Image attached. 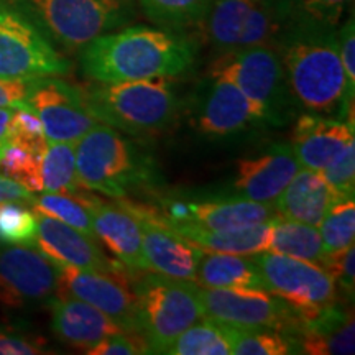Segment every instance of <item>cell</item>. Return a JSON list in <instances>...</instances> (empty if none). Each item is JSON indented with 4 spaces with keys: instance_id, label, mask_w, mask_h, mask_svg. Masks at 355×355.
I'll return each instance as SVG.
<instances>
[{
    "instance_id": "obj_1",
    "label": "cell",
    "mask_w": 355,
    "mask_h": 355,
    "mask_svg": "<svg viewBox=\"0 0 355 355\" xmlns=\"http://www.w3.org/2000/svg\"><path fill=\"white\" fill-rule=\"evenodd\" d=\"M272 46L278 51L296 104L309 114L339 119L354 127V94L339 56L336 26L286 13Z\"/></svg>"
},
{
    "instance_id": "obj_2",
    "label": "cell",
    "mask_w": 355,
    "mask_h": 355,
    "mask_svg": "<svg viewBox=\"0 0 355 355\" xmlns=\"http://www.w3.org/2000/svg\"><path fill=\"white\" fill-rule=\"evenodd\" d=\"M196 61V44L168 28L133 25L101 35L79 50L84 76L96 83L176 78Z\"/></svg>"
},
{
    "instance_id": "obj_3",
    "label": "cell",
    "mask_w": 355,
    "mask_h": 355,
    "mask_svg": "<svg viewBox=\"0 0 355 355\" xmlns=\"http://www.w3.org/2000/svg\"><path fill=\"white\" fill-rule=\"evenodd\" d=\"M155 162L121 130L97 123L76 141V175L83 188L121 199L132 189L153 183Z\"/></svg>"
},
{
    "instance_id": "obj_4",
    "label": "cell",
    "mask_w": 355,
    "mask_h": 355,
    "mask_svg": "<svg viewBox=\"0 0 355 355\" xmlns=\"http://www.w3.org/2000/svg\"><path fill=\"white\" fill-rule=\"evenodd\" d=\"M86 99L97 121L132 137L166 130L180 107L168 78L101 83L86 91Z\"/></svg>"
},
{
    "instance_id": "obj_5",
    "label": "cell",
    "mask_w": 355,
    "mask_h": 355,
    "mask_svg": "<svg viewBox=\"0 0 355 355\" xmlns=\"http://www.w3.org/2000/svg\"><path fill=\"white\" fill-rule=\"evenodd\" d=\"M132 286L137 334L148 354H166L181 332L204 319L201 286L191 279L141 273Z\"/></svg>"
},
{
    "instance_id": "obj_6",
    "label": "cell",
    "mask_w": 355,
    "mask_h": 355,
    "mask_svg": "<svg viewBox=\"0 0 355 355\" xmlns=\"http://www.w3.org/2000/svg\"><path fill=\"white\" fill-rule=\"evenodd\" d=\"M53 44L79 51L89 42L130 24L135 0H10Z\"/></svg>"
},
{
    "instance_id": "obj_7",
    "label": "cell",
    "mask_w": 355,
    "mask_h": 355,
    "mask_svg": "<svg viewBox=\"0 0 355 355\" xmlns=\"http://www.w3.org/2000/svg\"><path fill=\"white\" fill-rule=\"evenodd\" d=\"M209 76L229 79L247 97L263 105L275 127L285 125L296 109L282 58L268 44L222 51L211 64Z\"/></svg>"
},
{
    "instance_id": "obj_8",
    "label": "cell",
    "mask_w": 355,
    "mask_h": 355,
    "mask_svg": "<svg viewBox=\"0 0 355 355\" xmlns=\"http://www.w3.org/2000/svg\"><path fill=\"white\" fill-rule=\"evenodd\" d=\"M71 63L24 12L0 0V79L64 76Z\"/></svg>"
},
{
    "instance_id": "obj_9",
    "label": "cell",
    "mask_w": 355,
    "mask_h": 355,
    "mask_svg": "<svg viewBox=\"0 0 355 355\" xmlns=\"http://www.w3.org/2000/svg\"><path fill=\"white\" fill-rule=\"evenodd\" d=\"M204 318L239 329H273L295 336L300 313L273 293L250 288H201Z\"/></svg>"
},
{
    "instance_id": "obj_10",
    "label": "cell",
    "mask_w": 355,
    "mask_h": 355,
    "mask_svg": "<svg viewBox=\"0 0 355 355\" xmlns=\"http://www.w3.org/2000/svg\"><path fill=\"white\" fill-rule=\"evenodd\" d=\"M254 260L265 291L283 298L300 314H313L337 301V288L322 266L270 250L255 254Z\"/></svg>"
},
{
    "instance_id": "obj_11",
    "label": "cell",
    "mask_w": 355,
    "mask_h": 355,
    "mask_svg": "<svg viewBox=\"0 0 355 355\" xmlns=\"http://www.w3.org/2000/svg\"><path fill=\"white\" fill-rule=\"evenodd\" d=\"M25 102L42 122L48 141H78L101 123L91 112L86 91L58 76L32 79Z\"/></svg>"
},
{
    "instance_id": "obj_12",
    "label": "cell",
    "mask_w": 355,
    "mask_h": 355,
    "mask_svg": "<svg viewBox=\"0 0 355 355\" xmlns=\"http://www.w3.org/2000/svg\"><path fill=\"white\" fill-rule=\"evenodd\" d=\"M194 110V125L209 139H230L263 125H273L268 110L220 76H209Z\"/></svg>"
},
{
    "instance_id": "obj_13",
    "label": "cell",
    "mask_w": 355,
    "mask_h": 355,
    "mask_svg": "<svg viewBox=\"0 0 355 355\" xmlns=\"http://www.w3.org/2000/svg\"><path fill=\"white\" fill-rule=\"evenodd\" d=\"M58 295V268L32 245L0 243V304L10 309L50 306Z\"/></svg>"
},
{
    "instance_id": "obj_14",
    "label": "cell",
    "mask_w": 355,
    "mask_h": 355,
    "mask_svg": "<svg viewBox=\"0 0 355 355\" xmlns=\"http://www.w3.org/2000/svg\"><path fill=\"white\" fill-rule=\"evenodd\" d=\"M140 222L141 245L148 270L171 278H196L202 248L178 234L163 220L162 212L133 202H122Z\"/></svg>"
},
{
    "instance_id": "obj_15",
    "label": "cell",
    "mask_w": 355,
    "mask_h": 355,
    "mask_svg": "<svg viewBox=\"0 0 355 355\" xmlns=\"http://www.w3.org/2000/svg\"><path fill=\"white\" fill-rule=\"evenodd\" d=\"M37 214V237L33 245L55 266H74L119 279H128L127 272L119 261L109 260L101 250L96 239L83 234L55 217Z\"/></svg>"
},
{
    "instance_id": "obj_16",
    "label": "cell",
    "mask_w": 355,
    "mask_h": 355,
    "mask_svg": "<svg viewBox=\"0 0 355 355\" xmlns=\"http://www.w3.org/2000/svg\"><path fill=\"white\" fill-rule=\"evenodd\" d=\"M58 295L71 296L94 306L114 319L128 334H137L135 298L123 285V279L107 277L74 266H56Z\"/></svg>"
},
{
    "instance_id": "obj_17",
    "label": "cell",
    "mask_w": 355,
    "mask_h": 355,
    "mask_svg": "<svg viewBox=\"0 0 355 355\" xmlns=\"http://www.w3.org/2000/svg\"><path fill=\"white\" fill-rule=\"evenodd\" d=\"M301 168L290 144H275L254 158L237 163L235 196L273 204Z\"/></svg>"
},
{
    "instance_id": "obj_18",
    "label": "cell",
    "mask_w": 355,
    "mask_h": 355,
    "mask_svg": "<svg viewBox=\"0 0 355 355\" xmlns=\"http://www.w3.org/2000/svg\"><path fill=\"white\" fill-rule=\"evenodd\" d=\"M354 140V127L339 119L301 114L291 135V148L300 165L321 171Z\"/></svg>"
},
{
    "instance_id": "obj_19",
    "label": "cell",
    "mask_w": 355,
    "mask_h": 355,
    "mask_svg": "<svg viewBox=\"0 0 355 355\" xmlns=\"http://www.w3.org/2000/svg\"><path fill=\"white\" fill-rule=\"evenodd\" d=\"M92 224L96 237L105 243L132 278L148 272L140 222L122 202L97 204L92 211Z\"/></svg>"
},
{
    "instance_id": "obj_20",
    "label": "cell",
    "mask_w": 355,
    "mask_h": 355,
    "mask_svg": "<svg viewBox=\"0 0 355 355\" xmlns=\"http://www.w3.org/2000/svg\"><path fill=\"white\" fill-rule=\"evenodd\" d=\"M354 329L352 311L336 301L313 314H300V326L293 337L300 354H354Z\"/></svg>"
},
{
    "instance_id": "obj_21",
    "label": "cell",
    "mask_w": 355,
    "mask_h": 355,
    "mask_svg": "<svg viewBox=\"0 0 355 355\" xmlns=\"http://www.w3.org/2000/svg\"><path fill=\"white\" fill-rule=\"evenodd\" d=\"M50 308L53 332L73 347L87 350L104 337L125 332L107 314L71 296H56Z\"/></svg>"
},
{
    "instance_id": "obj_22",
    "label": "cell",
    "mask_w": 355,
    "mask_h": 355,
    "mask_svg": "<svg viewBox=\"0 0 355 355\" xmlns=\"http://www.w3.org/2000/svg\"><path fill=\"white\" fill-rule=\"evenodd\" d=\"M332 202L334 194L319 171L303 168L275 199L273 207L283 219L319 227Z\"/></svg>"
},
{
    "instance_id": "obj_23",
    "label": "cell",
    "mask_w": 355,
    "mask_h": 355,
    "mask_svg": "<svg viewBox=\"0 0 355 355\" xmlns=\"http://www.w3.org/2000/svg\"><path fill=\"white\" fill-rule=\"evenodd\" d=\"M277 219L225 230L204 229L201 225L193 224V222H180V224H173L170 227L175 229L178 234H181L188 241L196 243L204 252L255 255L268 250L270 241H272V230Z\"/></svg>"
},
{
    "instance_id": "obj_24",
    "label": "cell",
    "mask_w": 355,
    "mask_h": 355,
    "mask_svg": "<svg viewBox=\"0 0 355 355\" xmlns=\"http://www.w3.org/2000/svg\"><path fill=\"white\" fill-rule=\"evenodd\" d=\"M186 204L189 211L188 222L212 230L245 227L279 217L273 204L250 201L241 196L199 202L186 201Z\"/></svg>"
},
{
    "instance_id": "obj_25",
    "label": "cell",
    "mask_w": 355,
    "mask_h": 355,
    "mask_svg": "<svg viewBox=\"0 0 355 355\" xmlns=\"http://www.w3.org/2000/svg\"><path fill=\"white\" fill-rule=\"evenodd\" d=\"M194 283L204 288H250L265 290L254 257L245 259L235 254L204 252L199 260Z\"/></svg>"
},
{
    "instance_id": "obj_26",
    "label": "cell",
    "mask_w": 355,
    "mask_h": 355,
    "mask_svg": "<svg viewBox=\"0 0 355 355\" xmlns=\"http://www.w3.org/2000/svg\"><path fill=\"white\" fill-rule=\"evenodd\" d=\"M260 0H212L207 35L217 51L241 46V40Z\"/></svg>"
},
{
    "instance_id": "obj_27",
    "label": "cell",
    "mask_w": 355,
    "mask_h": 355,
    "mask_svg": "<svg viewBox=\"0 0 355 355\" xmlns=\"http://www.w3.org/2000/svg\"><path fill=\"white\" fill-rule=\"evenodd\" d=\"M268 250L316 265L321 263L322 257L326 255L318 227L282 217L275 220Z\"/></svg>"
},
{
    "instance_id": "obj_28",
    "label": "cell",
    "mask_w": 355,
    "mask_h": 355,
    "mask_svg": "<svg viewBox=\"0 0 355 355\" xmlns=\"http://www.w3.org/2000/svg\"><path fill=\"white\" fill-rule=\"evenodd\" d=\"M97 204H101V201L79 191L76 194L44 193L33 199L32 206L35 212L55 217V219L64 222L71 227L81 230L89 237L96 239L92 211Z\"/></svg>"
},
{
    "instance_id": "obj_29",
    "label": "cell",
    "mask_w": 355,
    "mask_h": 355,
    "mask_svg": "<svg viewBox=\"0 0 355 355\" xmlns=\"http://www.w3.org/2000/svg\"><path fill=\"white\" fill-rule=\"evenodd\" d=\"M42 184L46 193L76 194V141H48L42 155Z\"/></svg>"
},
{
    "instance_id": "obj_30",
    "label": "cell",
    "mask_w": 355,
    "mask_h": 355,
    "mask_svg": "<svg viewBox=\"0 0 355 355\" xmlns=\"http://www.w3.org/2000/svg\"><path fill=\"white\" fill-rule=\"evenodd\" d=\"M141 10L153 24L168 30H183L202 24L212 0H139Z\"/></svg>"
},
{
    "instance_id": "obj_31",
    "label": "cell",
    "mask_w": 355,
    "mask_h": 355,
    "mask_svg": "<svg viewBox=\"0 0 355 355\" xmlns=\"http://www.w3.org/2000/svg\"><path fill=\"white\" fill-rule=\"evenodd\" d=\"M234 355H288L300 354L291 334L273 329H239L224 326Z\"/></svg>"
},
{
    "instance_id": "obj_32",
    "label": "cell",
    "mask_w": 355,
    "mask_h": 355,
    "mask_svg": "<svg viewBox=\"0 0 355 355\" xmlns=\"http://www.w3.org/2000/svg\"><path fill=\"white\" fill-rule=\"evenodd\" d=\"M171 355H229L230 350L229 336L222 324L202 319L188 327L176 337L175 343L166 349Z\"/></svg>"
},
{
    "instance_id": "obj_33",
    "label": "cell",
    "mask_w": 355,
    "mask_h": 355,
    "mask_svg": "<svg viewBox=\"0 0 355 355\" xmlns=\"http://www.w3.org/2000/svg\"><path fill=\"white\" fill-rule=\"evenodd\" d=\"M324 254L340 250L354 243L355 237V202L354 198L334 201L319 224Z\"/></svg>"
},
{
    "instance_id": "obj_34",
    "label": "cell",
    "mask_w": 355,
    "mask_h": 355,
    "mask_svg": "<svg viewBox=\"0 0 355 355\" xmlns=\"http://www.w3.org/2000/svg\"><path fill=\"white\" fill-rule=\"evenodd\" d=\"M42 155L24 145L8 141L0 158V170L6 176L25 186L30 193H42Z\"/></svg>"
},
{
    "instance_id": "obj_35",
    "label": "cell",
    "mask_w": 355,
    "mask_h": 355,
    "mask_svg": "<svg viewBox=\"0 0 355 355\" xmlns=\"http://www.w3.org/2000/svg\"><path fill=\"white\" fill-rule=\"evenodd\" d=\"M37 237V214L20 201L0 202V243L33 245Z\"/></svg>"
},
{
    "instance_id": "obj_36",
    "label": "cell",
    "mask_w": 355,
    "mask_h": 355,
    "mask_svg": "<svg viewBox=\"0 0 355 355\" xmlns=\"http://www.w3.org/2000/svg\"><path fill=\"white\" fill-rule=\"evenodd\" d=\"M8 141L24 145L38 153H43L48 144L42 122L25 101L12 109V117L8 122Z\"/></svg>"
},
{
    "instance_id": "obj_37",
    "label": "cell",
    "mask_w": 355,
    "mask_h": 355,
    "mask_svg": "<svg viewBox=\"0 0 355 355\" xmlns=\"http://www.w3.org/2000/svg\"><path fill=\"white\" fill-rule=\"evenodd\" d=\"M319 175L324 178L329 186L334 201L354 198L355 193V141H349L347 146L332 159L327 166H324Z\"/></svg>"
},
{
    "instance_id": "obj_38",
    "label": "cell",
    "mask_w": 355,
    "mask_h": 355,
    "mask_svg": "<svg viewBox=\"0 0 355 355\" xmlns=\"http://www.w3.org/2000/svg\"><path fill=\"white\" fill-rule=\"evenodd\" d=\"M352 0H285L286 13L337 26Z\"/></svg>"
},
{
    "instance_id": "obj_39",
    "label": "cell",
    "mask_w": 355,
    "mask_h": 355,
    "mask_svg": "<svg viewBox=\"0 0 355 355\" xmlns=\"http://www.w3.org/2000/svg\"><path fill=\"white\" fill-rule=\"evenodd\" d=\"M354 243L350 245L340 248V250L331 252V254H326L322 257L321 263L329 277L334 282L337 290L344 293L347 298H354V286H355V272H354Z\"/></svg>"
},
{
    "instance_id": "obj_40",
    "label": "cell",
    "mask_w": 355,
    "mask_h": 355,
    "mask_svg": "<svg viewBox=\"0 0 355 355\" xmlns=\"http://www.w3.org/2000/svg\"><path fill=\"white\" fill-rule=\"evenodd\" d=\"M89 355H137L148 354L140 336H127V332L107 336L86 350Z\"/></svg>"
},
{
    "instance_id": "obj_41",
    "label": "cell",
    "mask_w": 355,
    "mask_h": 355,
    "mask_svg": "<svg viewBox=\"0 0 355 355\" xmlns=\"http://www.w3.org/2000/svg\"><path fill=\"white\" fill-rule=\"evenodd\" d=\"M48 352L44 340L17 329L0 327V355H35Z\"/></svg>"
},
{
    "instance_id": "obj_42",
    "label": "cell",
    "mask_w": 355,
    "mask_h": 355,
    "mask_svg": "<svg viewBox=\"0 0 355 355\" xmlns=\"http://www.w3.org/2000/svg\"><path fill=\"white\" fill-rule=\"evenodd\" d=\"M337 43H339V56L343 63L345 78H347L349 91H355V28L354 17L345 21L343 28L337 32Z\"/></svg>"
},
{
    "instance_id": "obj_43",
    "label": "cell",
    "mask_w": 355,
    "mask_h": 355,
    "mask_svg": "<svg viewBox=\"0 0 355 355\" xmlns=\"http://www.w3.org/2000/svg\"><path fill=\"white\" fill-rule=\"evenodd\" d=\"M30 81H24V79H0V109H13L15 105L21 104L26 97Z\"/></svg>"
},
{
    "instance_id": "obj_44",
    "label": "cell",
    "mask_w": 355,
    "mask_h": 355,
    "mask_svg": "<svg viewBox=\"0 0 355 355\" xmlns=\"http://www.w3.org/2000/svg\"><path fill=\"white\" fill-rule=\"evenodd\" d=\"M33 193H30L25 186L17 183L15 180L6 175H0V202L2 201H20V202H33Z\"/></svg>"
},
{
    "instance_id": "obj_45",
    "label": "cell",
    "mask_w": 355,
    "mask_h": 355,
    "mask_svg": "<svg viewBox=\"0 0 355 355\" xmlns=\"http://www.w3.org/2000/svg\"><path fill=\"white\" fill-rule=\"evenodd\" d=\"M12 117V109L3 107L0 109V158H2L3 152H6L8 145V122Z\"/></svg>"
}]
</instances>
